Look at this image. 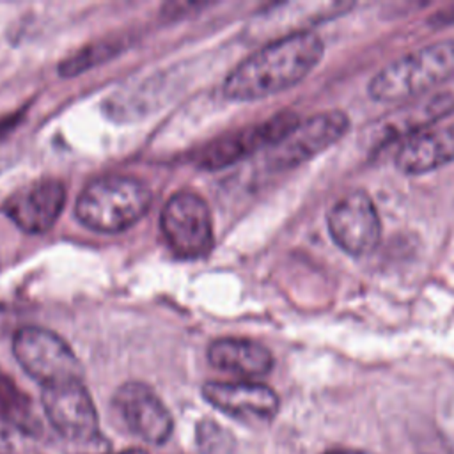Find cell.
<instances>
[{
	"label": "cell",
	"mask_w": 454,
	"mask_h": 454,
	"mask_svg": "<svg viewBox=\"0 0 454 454\" xmlns=\"http://www.w3.org/2000/svg\"><path fill=\"white\" fill-rule=\"evenodd\" d=\"M323 39L312 30H298L268 43L239 62L223 83L232 101H255L301 82L323 59Z\"/></svg>",
	"instance_id": "obj_1"
},
{
	"label": "cell",
	"mask_w": 454,
	"mask_h": 454,
	"mask_svg": "<svg viewBox=\"0 0 454 454\" xmlns=\"http://www.w3.org/2000/svg\"><path fill=\"white\" fill-rule=\"evenodd\" d=\"M202 397L220 413L243 422H270L280 406L277 392L259 381H207Z\"/></svg>",
	"instance_id": "obj_10"
},
{
	"label": "cell",
	"mask_w": 454,
	"mask_h": 454,
	"mask_svg": "<svg viewBox=\"0 0 454 454\" xmlns=\"http://www.w3.org/2000/svg\"><path fill=\"white\" fill-rule=\"evenodd\" d=\"M41 408L53 431L71 443L96 445L101 440L99 415L82 380L44 387Z\"/></svg>",
	"instance_id": "obj_5"
},
{
	"label": "cell",
	"mask_w": 454,
	"mask_h": 454,
	"mask_svg": "<svg viewBox=\"0 0 454 454\" xmlns=\"http://www.w3.org/2000/svg\"><path fill=\"white\" fill-rule=\"evenodd\" d=\"M12 353L21 369L41 387L82 380V365L69 344L57 333L25 326L12 337Z\"/></svg>",
	"instance_id": "obj_4"
},
{
	"label": "cell",
	"mask_w": 454,
	"mask_h": 454,
	"mask_svg": "<svg viewBox=\"0 0 454 454\" xmlns=\"http://www.w3.org/2000/svg\"><path fill=\"white\" fill-rule=\"evenodd\" d=\"M454 78V39L422 46L380 69L367 92L374 101L413 99Z\"/></svg>",
	"instance_id": "obj_2"
},
{
	"label": "cell",
	"mask_w": 454,
	"mask_h": 454,
	"mask_svg": "<svg viewBox=\"0 0 454 454\" xmlns=\"http://www.w3.org/2000/svg\"><path fill=\"white\" fill-rule=\"evenodd\" d=\"M207 360L218 371L241 378H259L273 367V355L266 346L238 337H223L211 342Z\"/></svg>",
	"instance_id": "obj_14"
},
{
	"label": "cell",
	"mask_w": 454,
	"mask_h": 454,
	"mask_svg": "<svg viewBox=\"0 0 454 454\" xmlns=\"http://www.w3.org/2000/svg\"><path fill=\"white\" fill-rule=\"evenodd\" d=\"M333 243L349 255L371 252L381 236V220L374 200L365 190H351L342 195L326 216Z\"/></svg>",
	"instance_id": "obj_9"
},
{
	"label": "cell",
	"mask_w": 454,
	"mask_h": 454,
	"mask_svg": "<svg viewBox=\"0 0 454 454\" xmlns=\"http://www.w3.org/2000/svg\"><path fill=\"white\" fill-rule=\"evenodd\" d=\"M101 454H106V452H101ZM115 454H149L145 449H126V450H121V452H115Z\"/></svg>",
	"instance_id": "obj_20"
},
{
	"label": "cell",
	"mask_w": 454,
	"mask_h": 454,
	"mask_svg": "<svg viewBox=\"0 0 454 454\" xmlns=\"http://www.w3.org/2000/svg\"><path fill=\"white\" fill-rule=\"evenodd\" d=\"M151 190L129 176L90 181L76 200V218L99 232H119L138 222L151 206Z\"/></svg>",
	"instance_id": "obj_3"
},
{
	"label": "cell",
	"mask_w": 454,
	"mask_h": 454,
	"mask_svg": "<svg viewBox=\"0 0 454 454\" xmlns=\"http://www.w3.org/2000/svg\"><path fill=\"white\" fill-rule=\"evenodd\" d=\"M160 225L167 245L179 257H200L213 245L211 213L197 193H174L163 206Z\"/></svg>",
	"instance_id": "obj_7"
},
{
	"label": "cell",
	"mask_w": 454,
	"mask_h": 454,
	"mask_svg": "<svg viewBox=\"0 0 454 454\" xmlns=\"http://www.w3.org/2000/svg\"><path fill=\"white\" fill-rule=\"evenodd\" d=\"M114 410L129 434L147 445H165L174 431V417L161 397L142 381H126L114 394Z\"/></svg>",
	"instance_id": "obj_8"
},
{
	"label": "cell",
	"mask_w": 454,
	"mask_h": 454,
	"mask_svg": "<svg viewBox=\"0 0 454 454\" xmlns=\"http://www.w3.org/2000/svg\"><path fill=\"white\" fill-rule=\"evenodd\" d=\"M349 129V119L340 110L321 112L298 121L277 144L268 147L266 161L273 170H286L332 147Z\"/></svg>",
	"instance_id": "obj_6"
},
{
	"label": "cell",
	"mask_w": 454,
	"mask_h": 454,
	"mask_svg": "<svg viewBox=\"0 0 454 454\" xmlns=\"http://www.w3.org/2000/svg\"><path fill=\"white\" fill-rule=\"evenodd\" d=\"M454 161V124L429 128L406 138L395 154V167L403 174L420 176Z\"/></svg>",
	"instance_id": "obj_13"
},
{
	"label": "cell",
	"mask_w": 454,
	"mask_h": 454,
	"mask_svg": "<svg viewBox=\"0 0 454 454\" xmlns=\"http://www.w3.org/2000/svg\"><path fill=\"white\" fill-rule=\"evenodd\" d=\"M119 48H121L119 43H108V41L89 44V46L82 48L80 51H76L74 55L62 60L59 66V73L62 76H73V74L83 73L85 69L94 67V66L101 64L103 60L110 59L112 55H115L119 51Z\"/></svg>",
	"instance_id": "obj_17"
},
{
	"label": "cell",
	"mask_w": 454,
	"mask_h": 454,
	"mask_svg": "<svg viewBox=\"0 0 454 454\" xmlns=\"http://www.w3.org/2000/svg\"><path fill=\"white\" fill-rule=\"evenodd\" d=\"M452 108H454V98L447 92L434 94L422 103L408 105L406 108L394 112V115L381 121V126L378 129V135H380L378 140H383L387 144L388 140L401 135H406L410 138L424 129H429V124L447 115Z\"/></svg>",
	"instance_id": "obj_15"
},
{
	"label": "cell",
	"mask_w": 454,
	"mask_h": 454,
	"mask_svg": "<svg viewBox=\"0 0 454 454\" xmlns=\"http://www.w3.org/2000/svg\"><path fill=\"white\" fill-rule=\"evenodd\" d=\"M66 204V186L59 179H39L16 190L4 204L5 215L25 232L51 229Z\"/></svg>",
	"instance_id": "obj_12"
},
{
	"label": "cell",
	"mask_w": 454,
	"mask_h": 454,
	"mask_svg": "<svg viewBox=\"0 0 454 454\" xmlns=\"http://www.w3.org/2000/svg\"><path fill=\"white\" fill-rule=\"evenodd\" d=\"M300 119L293 114H278L257 126L231 133L209 144L199 156V167L207 170L223 168L238 160L277 144Z\"/></svg>",
	"instance_id": "obj_11"
},
{
	"label": "cell",
	"mask_w": 454,
	"mask_h": 454,
	"mask_svg": "<svg viewBox=\"0 0 454 454\" xmlns=\"http://www.w3.org/2000/svg\"><path fill=\"white\" fill-rule=\"evenodd\" d=\"M323 454H372L367 450H360V449H344V447H337V449H328Z\"/></svg>",
	"instance_id": "obj_19"
},
{
	"label": "cell",
	"mask_w": 454,
	"mask_h": 454,
	"mask_svg": "<svg viewBox=\"0 0 454 454\" xmlns=\"http://www.w3.org/2000/svg\"><path fill=\"white\" fill-rule=\"evenodd\" d=\"M197 436L200 440V450L204 454H220L223 449L229 447L227 431L211 420H204L200 424Z\"/></svg>",
	"instance_id": "obj_18"
},
{
	"label": "cell",
	"mask_w": 454,
	"mask_h": 454,
	"mask_svg": "<svg viewBox=\"0 0 454 454\" xmlns=\"http://www.w3.org/2000/svg\"><path fill=\"white\" fill-rule=\"evenodd\" d=\"M0 420L23 433L37 427L28 397L5 376H0Z\"/></svg>",
	"instance_id": "obj_16"
}]
</instances>
